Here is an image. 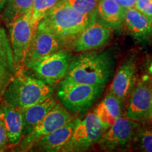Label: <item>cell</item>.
I'll use <instances>...</instances> for the list:
<instances>
[{
  "label": "cell",
  "instance_id": "cell-8",
  "mask_svg": "<svg viewBox=\"0 0 152 152\" xmlns=\"http://www.w3.org/2000/svg\"><path fill=\"white\" fill-rule=\"evenodd\" d=\"M104 132L96 114L89 113L75 127L71 139L61 151H85L93 144L99 143Z\"/></svg>",
  "mask_w": 152,
  "mask_h": 152
},
{
  "label": "cell",
  "instance_id": "cell-7",
  "mask_svg": "<svg viewBox=\"0 0 152 152\" xmlns=\"http://www.w3.org/2000/svg\"><path fill=\"white\" fill-rule=\"evenodd\" d=\"M70 112L61 104H57L44 118L25 136L17 147V151H29L38 141L73 119Z\"/></svg>",
  "mask_w": 152,
  "mask_h": 152
},
{
  "label": "cell",
  "instance_id": "cell-5",
  "mask_svg": "<svg viewBox=\"0 0 152 152\" xmlns=\"http://www.w3.org/2000/svg\"><path fill=\"white\" fill-rule=\"evenodd\" d=\"M71 57L69 51L61 49L53 54L25 62L23 68L30 70L36 77L52 86L64 78Z\"/></svg>",
  "mask_w": 152,
  "mask_h": 152
},
{
  "label": "cell",
  "instance_id": "cell-12",
  "mask_svg": "<svg viewBox=\"0 0 152 152\" xmlns=\"http://www.w3.org/2000/svg\"><path fill=\"white\" fill-rule=\"evenodd\" d=\"M63 46H64V44L52 31L38 24L25 62L53 54L61 49Z\"/></svg>",
  "mask_w": 152,
  "mask_h": 152
},
{
  "label": "cell",
  "instance_id": "cell-22",
  "mask_svg": "<svg viewBox=\"0 0 152 152\" xmlns=\"http://www.w3.org/2000/svg\"><path fill=\"white\" fill-rule=\"evenodd\" d=\"M62 0H33L32 22L35 28L47 13Z\"/></svg>",
  "mask_w": 152,
  "mask_h": 152
},
{
  "label": "cell",
  "instance_id": "cell-17",
  "mask_svg": "<svg viewBox=\"0 0 152 152\" xmlns=\"http://www.w3.org/2000/svg\"><path fill=\"white\" fill-rule=\"evenodd\" d=\"M56 104V99L51 95L42 102L34 104L27 109L20 110L23 121V137L29 134Z\"/></svg>",
  "mask_w": 152,
  "mask_h": 152
},
{
  "label": "cell",
  "instance_id": "cell-29",
  "mask_svg": "<svg viewBox=\"0 0 152 152\" xmlns=\"http://www.w3.org/2000/svg\"><path fill=\"white\" fill-rule=\"evenodd\" d=\"M149 124L152 125V78H151V107H150L149 115H148L147 121Z\"/></svg>",
  "mask_w": 152,
  "mask_h": 152
},
{
  "label": "cell",
  "instance_id": "cell-14",
  "mask_svg": "<svg viewBox=\"0 0 152 152\" xmlns=\"http://www.w3.org/2000/svg\"><path fill=\"white\" fill-rule=\"evenodd\" d=\"M0 121L8 137L9 149L17 147L23 138V121L21 111L2 102L0 104Z\"/></svg>",
  "mask_w": 152,
  "mask_h": 152
},
{
  "label": "cell",
  "instance_id": "cell-3",
  "mask_svg": "<svg viewBox=\"0 0 152 152\" xmlns=\"http://www.w3.org/2000/svg\"><path fill=\"white\" fill-rule=\"evenodd\" d=\"M52 86L36 77L19 71L6 87L2 102L20 110L30 107L52 95Z\"/></svg>",
  "mask_w": 152,
  "mask_h": 152
},
{
  "label": "cell",
  "instance_id": "cell-20",
  "mask_svg": "<svg viewBox=\"0 0 152 152\" xmlns=\"http://www.w3.org/2000/svg\"><path fill=\"white\" fill-rule=\"evenodd\" d=\"M0 70L9 79L18 73L8 35L0 26Z\"/></svg>",
  "mask_w": 152,
  "mask_h": 152
},
{
  "label": "cell",
  "instance_id": "cell-24",
  "mask_svg": "<svg viewBox=\"0 0 152 152\" xmlns=\"http://www.w3.org/2000/svg\"><path fill=\"white\" fill-rule=\"evenodd\" d=\"M140 143L144 151L152 152V130L146 129L140 132Z\"/></svg>",
  "mask_w": 152,
  "mask_h": 152
},
{
  "label": "cell",
  "instance_id": "cell-13",
  "mask_svg": "<svg viewBox=\"0 0 152 152\" xmlns=\"http://www.w3.org/2000/svg\"><path fill=\"white\" fill-rule=\"evenodd\" d=\"M136 71V65L134 61H125L114 75L109 92L122 102L125 101L135 85Z\"/></svg>",
  "mask_w": 152,
  "mask_h": 152
},
{
  "label": "cell",
  "instance_id": "cell-23",
  "mask_svg": "<svg viewBox=\"0 0 152 152\" xmlns=\"http://www.w3.org/2000/svg\"><path fill=\"white\" fill-rule=\"evenodd\" d=\"M74 9L82 14H96L99 0H65Z\"/></svg>",
  "mask_w": 152,
  "mask_h": 152
},
{
  "label": "cell",
  "instance_id": "cell-9",
  "mask_svg": "<svg viewBox=\"0 0 152 152\" xmlns=\"http://www.w3.org/2000/svg\"><path fill=\"white\" fill-rule=\"evenodd\" d=\"M151 99V78L144 76L134 87L129 98L125 116L135 122L146 121Z\"/></svg>",
  "mask_w": 152,
  "mask_h": 152
},
{
  "label": "cell",
  "instance_id": "cell-27",
  "mask_svg": "<svg viewBox=\"0 0 152 152\" xmlns=\"http://www.w3.org/2000/svg\"><path fill=\"white\" fill-rule=\"evenodd\" d=\"M9 79L2 71L0 70V101L2 99V96L4 91L6 87L10 80Z\"/></svg>",
  "mask_w": 152,
  "mask_h": 152
},
{
  "label": "cell",
  "instance_id": "cell-11",
  "mask_svg": "<svg viewBox=\"0 0 152 152\" xmlns=\"http://www.w3.org/2000/svg\"><path fill=\"white\" fill-rule=\"evenodd\" d=\"M111 28L104 23L94 21L89 24L71 44L73 52H85L102 47L109 42Z\"/></svg>",
  "mask_w": 152,
  "mask_h": 152
},
{
  "label": "cell",
  "instance_id": "cell-18",
  "mask_svg": "<svg viewBox=\"0 0 152 152\" xmlns=\"http://www.w3.org/2000/svg\"><path fill=\"white\" fill-rule=\"evenodd\" d=\"M121 104L122 102L121 100L109 92L94 109V113L105 131L121 115Z\"/></svg>",
  "mask_w": 152,
  "mask_h": 152
},
{
  "label": "cell",
  "instance_id": "cell-25",
  "mask_svg": "<svg viewBox=\"0 0 152 152\" xmlns=\"http://www.w3.org/2000/svg\"><path fill=\"white\" fill-rule=\"evenodd\" d=\"M134 7L152 21V0H137Z\"/></svg>",
  "mask_w": 152,
  "mask_h": 152
},
{
  "label": "cell",
  "instance_id": "cell-10",
  "mask_svg": "<svg viewBox=\"0 0 152 152\" xmlns=\"http://www.w3.org/2000/svg\"><path fill=\"white\" fill-rule=\"evenodd\" d=\"M137 123L126 116H120L113 125L104 132L99 143L106 150H114L125 147L135 135Z\"/></svg>",
  "mask_w": 152,
  "mask_h": 152
},
{
  "label": "cell",
  "instance_id": "cell-28",
  "mask_svg": "<svg viewBox=\"0 0 152 152\" xmlns=\"http://www.w3.org/2000/svg\"><path fill=\"white\" fill-rule=\"evenodd\" d=\"M124 9L134 8L137 0H115Z\"/></svg>",
  "mask_w": 152,
  "mask_h": 152
},
{
  "label": "cell",
  "instance_id": "cell-26",
  "mask_svg": "<svg viewBox=\"0 0 152 152\" xmlns=\"http://www.w3.org/2000/svg\"><path fill=\"white\" fill-rule=\"evenodd\" d=\"M9 148L8 137L2 122L0 121V151H5Z\"/></svg>",
  "mask_w": 152,
  "mask_h": 152
},
{
  "label": "cell",
  "instance_id": "cell-19",
  "mask_svg": "<svg viewBox=\"0 0 152 152\" xmlns=\"http://www.w3.org/2000/svg\"><path fill=\"white\" fill-rule=\"evenodd\" d=\"M125 9L115 0H99L96 13L104 23L118 29L123 23Z\"/></svg>",
  "mask_w": 152,
  "mask_h": 152
},
{
  "label": "cell",
  "instance_id": "cell-21",
  "mask_svg": "<svg viewBox=\"0 0 152 152\" xmlns=\"http://www.w3.org/2000/svg\"><path fill=\"white\" fill-rule=\"evenodd\" d=\"M33 0H9L1 12V18L8 26L16 19L32 12Z\"/></svg>",
  "mask_w": 152,
  "mask_h": 152
},
{
  "label": "cell",
  "instance_id": "cell-30",
  "mask_svg": "<svg viewBox=\"0 0 152 152\" xmlns=\"http://www.w3.org/2000/svg\"><path fill=\"white\" fill-rule=\"evenodd\" d=\"M9 1V0H0V13L1 12L4 7L6 5V4Z\"/></svg>",
  "mask_w": 152,
  "mask_h": 152
},
{
  "label": "cell",
  "instance_id": "cell-1",
  "mask_svg": "<svg viewBox=\"0 0 152 152\" xmlns=\"http://www.w3.org/2000/svg\"><path fill=\"white\" fill-rule=\"evenodd\" d=\"M96 20V13L82 14L62 0L47 13L39 24L52 31L64 45L73 42L77 36Z\"/></svg>",
  "mask_w": 152,
  "mask_h": 152
},
{
  "label": "cell",
  "instance_id": "cell-2",
  "mask_svg": "<svg viewBox=\"0 0 152 152\" xmlns=\"http://www.w3.org/2000/svg\"><path fill=\"white\" fill-rule=\"evenodd\" d=\"M113 72V61L106 52H86L70 61L64 79L104 86Z\"/></svg>",
  "mask_w": 152,
  "mask_h": 152
},
{
  "label": "cell",
  "instance_id": "cell-15",
  "mask_svg": "<svg viewBox=\"0 0 152 152\" xmlns=\"http://www.w3.org/2000/svg\"><path fill=\"white\" fill-rule=\"evenodd\" d=\"M80 121V120L78 118H73L67 124L42 138L30 149H35L38 151L49 152L61 151L63 147L71 139L75 127Z\"/></svg>",
  "mask_w": 152,
  "mask_h": 152
},
{
  "label": "cell",
  "instance_id": "cell-6",
  "mask_svg": "<svg viewBox=\"0 0 152 152\" xmlns=\"http://www.w3.org/2000/svg\"><path fill=\"white\" fill-rule=\"evenodd\" d=\"M9 42L17 71L23 69L25 60L36 28L32 22V12L9 24Z\"/></svg>",
  "mask_w": 152,
  "mask_h": 152
},
{
  "label": "cell",
  "instance_id": "cell-16",
  "mask_svg": "<svg viewBox=\"0 0 152 152\" xmlns=\"http://www.w3.org/2000/svg\"><path fill=\"white\" fill-rule=\"evenodd\" d=\"M123 23L128 31L139 40L147 39L152 33V21L135 8L125 9Z\"/></svg>",
  "mask_w": 152,
  "mask_h": 152
},
{
  "label": "cell",
  "instance_id": "cell-4",
  "mask_svg": "<svg viewBox=\"0 0 152 152\" xmlns=\"http://www.w3.org/2000/svg\"><path fill=\"white\" fill-rule=\"evenodd\" d=\"M104 86L74 83L63 79L58 89L61 104L70 113L78 114L90 109L104 90Z\"/></svg>",
  "mask_w": 152,
  "mask_h": 152
}]
</instances>
